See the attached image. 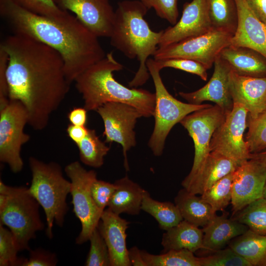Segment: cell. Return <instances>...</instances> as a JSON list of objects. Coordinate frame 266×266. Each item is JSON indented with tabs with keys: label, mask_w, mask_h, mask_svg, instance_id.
<instances>
[{
	"label": "cell",
	"mask_w": 266,
	"mask_h": 266,
	"mask_svg": "<svg viewBox=\"0 0 266 266\" xmlns=\"http://www.w3.org/2000/svg\"><path fill=\"white\" fill-rule=\"evenodd\" d=\"M8 56V98L20 101L28 125L41 131L65 99L70 88L60 54L28 36L14 33L0 44Z\"/></svg>",
	"instance_id": "cell-1"
},
{
	"label": "cell",
	"mask_w": 266,
	"mask_h": 266,
	"mask_svg": "<svg viewBox=\"0 0 266 266\" xmlns=\"http://www.w3.org/2000/svg\"><path fill=\"white\" fill-rule=\"evenodd\" d=\"M0 13L14 30L57 51L70 83L106 55L98 37L67 11L60 17L36 14L12 0H0Z\"/></svg>",
	"instance_id": "cell-2"
},
{
	"label": "cell",
	"mask_w": 266,
	"mask_h": 266,
	"mask_svg": "<svg viewBox=\"0 0 266 266\" xmlns=\"http://www.w3.org/2000/svg\"><path fill=\"white\" fill-rule=\"evenodd\" d=\"M123 68L111 52L75 79V86L82 95L84 107L87 111H96L107 102H122L134 107L143 117L153 116L155 93L143 89L130 88L118 82L113 73Z\"/></svg>",
	"instance_id": "cell-3"
},
{
	"label": "cell",
	"mask_w": 266,
	"mask_h": 266,
	"mask_svg": "<svg viewBox=\"0 0 266 266\" xmlns=\"http://www.w3.org/2000/svg\"><path fill=\"white\" fill-rule=\"evenodd\" d=\"M148 9L138 0H125L118 3L110 38L111 45L127 58H136L138 69L130 87L143 85L148 80L150 73L146 63L159 47L163 30L152 31L144 18Z\"/></svg>",
	"instance_id": "cell-4"
},
{
	"label": "cell",
	"mask_w": 266,
	"mask_h": 266,
	"mask_svg": "<svg viewBox=\"0 0 266 266\" xmlns=\"http://www.w3.org/2000/svg\"><path fill=\"white\" fill-rule=\"evenodd\" d=\"M29 164L32 174L29 190L44 210L46 233L52 238L54 223L62 227L69 209L66 197L70 192L71 183L64 177L62 167L56 162L46 163L30 157Z\"/></svg>",
	"instance_id": "cell-5"
},
{
	"label": "cell",
	"mask_w": 266,
	"mask_h": 266,
	"mask_svg": "<svg viewBox=\"0 0 266 266\" xmlns=\"http://www.w3.org/2000/svg\"><path fill=\"white\" fill-rule=\"evenodd\" d=\"M40 204L25 187H11L0 181V224L12 233L20 251L30 250L29 242L44 228Z\"/></svg>",
	"instance_id": "cell-6"
},
{
	"label": "cell",
	"mask_w": 266,
	"mask_h": 266,
	"mask_svg": "<svg viewBox=\"0 0 266 266\" xmlns=\"http://www.w3.org/2000/svg\"><path fill=\"white\" fill-rule=\"evenodd\" d=\"M155 88V106L153 116L155 125L148 141L153 154L160 156L163 152L166 138L173 126L187 115L197 110L211 106L209 104H194L182 102L167 90L160 75L161 69L154 59L146 63Z\"/></svg>",
	"instance_id": "cell-7"
},
{
	"label": "cell",
	"mask_w": 266,
	"mask_h": 266,
	"mask_svg": "<svg viewBox=\"0 0 266 266\" xmlns=\"http://www.w3.org/2000/svg\"><path fill=\"white\" fill-rule=\"evenodd\" d=\"M65 171L71 183L73 210L81 225L80 233L76 239V244L80 245L89 240L103 212L95 203L91 192V185L97 178V174L95 170H87L78 161L68 164Z\"/></svg>",
	"instance_id": "cell-8"
},
{
	"label": "cell",
	"mask_w": 266,
	"mask_h": 266,
	"mask_svg": "<svg viewBox=\"0 0 266 266\" xmlns=\"http://www.w3.org/2000/svg\"><path fill=\"white\" fill-rule=\"evenodd\" d=\"M28 124V114L19 101L10 100L0 109V161L16 173L24 166L21 156L22 146L30 139L24 129Z\"/></svg>",
	"instance_id": "cell-9"
},
{
	"label": "cell",
	"mask_w": 266,
	"mask_h": 266,
	"mask_svg": "<svg viewBox=\"0 0 266 266\" xmlns=\"http://www.w3.org/2000/svg\"><path fill=\"white\" fill-rule=\"evenodd\" d=\"M233 34L213 29L201 35L163 47H158L154 59L160 60L172 58H184L198 61L208 70L221 51L231 45Z\"/></svg>",
	"instance_id": "cell-10"
},
{
	"label": "cell",
	"mask_w": 266,
	"mask_h": 266,
	"mask_svg": "<svg viewBox=\"0 0 266 266\" xmlns=\"http://www.w3.org/2000/svg\"><path fill=\"white\" fill-rule=\"evenodd\" d=\"M227 115L220 107L215 104L194 111L180 122L192 138L195 148L192 168L181 185L190 181L201 168L210 152V143L212 135Z\"/></svg>",
	"instance_id": "cell-11"
},
{
	"label": "cell",
	"mask_w": 266,
	"mask_h": 266,
	"mask_svg": "<svg viewBox=\"0 0 266 266\" xmlns=\"http://www.w3.org/2000/svg\"><path fill=\"white\" fill-rule=\"evenodd\" d=\"M248 112L238 103L214 132L210 143V152L221 154L239 165L249 159L250 153L244 139Z\"/></svg>",
	"instance_id": "cell-12"
},
{
	"label": "cell",
	"mask_w": 266,
	"mask_h": 266,
	"mask_svg": "<svg viewBox=\"0 0 266 266\" xmlns=\"http://www.w3.org/2000/svg\"><path fill=\"white\" fill-rule=\"evenodd\" d=\"M101 118L104 125V142H115L120 144L123 149L124 166L129 169L127 153L136 145L134 128L138 119L142 117L134 107L118 102L106 103L96 111Z\"/></svg>",
	"instance_id": "cell-13"
},
{
	"label": "cell",
	"mask_w": 266,
	"mask_h": 266,
	"mask_svg": "<svg viewBox=\"0 0 266 266\" xmlns=\"http://www.w3.org/2000/svg\"><path fill=\"white\" fill-rule=\"evenodd\" d=\"M266 183V166L249 159L233 172L231 204L233 215L251 202L263 198Z\"/></svg>",
	"instance_id": "cell-14"
},
{
	"label": "cell",
	"mask_w": 266,
	"mask_h": 266,
	"mask_svg": "<svg viewBox=\"0 0 266 266\" xmlns=\"http://www.w3.org/2000/svg\"><path fill=\"white\" fill-rule=\"evenodd\" d=\"M63 10L70 11L92 33L109 37L115 17L109 0H54Z\"/></svg>",
	"instance_id": "cell-15"
},
{
	"label": "cell",
	"mask_w": 266,
	"mask_h": 266,
	"mask_svg": "<svg viewBox=\"0 0 266 266\" xmlns=\"http://www.w3.org/2000/svg\"><path fill=\"white\" fill-rule=\"evenodd\" d=\"M212 29L206 0H192L183 5L180 20L163 30L159 47L199 36Z\"/></svg>",
	"instance_id": "cell-16"
},
{
	"label": "cell",
	"mask_w": 266,
	"mask_h": 266,
	"mask_svg": "<svg viewBox=\"0 0 266 266\" xmlns=\"http://www.w3.org/2000/svg\"><path fill=\"white\" fill-rule=\"evenodd\" d=\"M213 73L209 81L201 88L192 92H179V95L194 104L203 101L214 102L228 114L233 109V102L230 90L231 68L219 56L214 63Z\"/></svg>",
	"instance_id": "cell-17"
},
{
	"label": "cell",
	"mask_w": 266,
	"mask_h": 266,
	"mask_svg": "<svg viewBox=\"0 0 266 266\" xmlns=\"http://www.w3.org/2000/svg\"><path fill=\"white\" fill-rule=\"evenodd\" d=\"M237 25L231 45L253 49L266 58V25L249 6L246 0H235Z\"/></svg>",
	"instance_id": "cell-18"
},
{
	"label": "cell",
	"mask_w": 266,
	"mask_h": 266,
	"mask_svg": "<svg viewBox=\"0 0 266 266\" xmlns=\"http://www.w3.org/2000/svg\"><path fill=\"white\" fill-rule=\"evenodd\" d=\"M130 222L108 208L101 216L98 228L107 246L111 266H131L126 245V231Z\"/></svg>",
	"instance_id": "cell-19"
},
{
	"label": "cell",
	"mask_w": 266,
	"mask_h": 266,
	"mask_svg": "<svg viewBox=\"0 0 266 266\" xmlns=\"http://www.w3.org/2000/svg\"><path fill=\"white\" fill-rule=\"evenodd\" d=\"M230 90L233 103L245 107L248 115L255 118L266 109V77L230 74Z\"/></svg>",
	"instance_id": "cell-20"
},
{
	"label": "cell",
	"mask_w": 266,
	"mask_h": 266,
	"mask_svg": "<svg viewBox=\"0 0 266 266\" xmlns=\"http://www.w3.org/2000/svg\"><path fill=\"white\" fill-rule=\"evenodd\" d=\"M239 166L230 158L210 152L199 172L182 186L191 193L201 195L222 178L235 171Z\"/></svg>",
	"instance_id": "cell-21"
},
{
	"label": "cell",
	"mask_w": 266,
	"mask_h": 266,
	"mask_svg": "<svg viewBox=\"0 0 266 266\" xmlns=\"http://www.w3.org/2000/svg\"><path fill=\"white\" fill-rule=\"evenodd\" d=\"M219 56L231 71L239 75L266 77V58L253 49L229 45L224 48Z\"/></svg>",
	"instance_id": "cell-22"
},
{
	"label": "cell",
	"mask_w": 266,
	"mask_h": 266,
	"mask_svg": "<svg viewBox=\"0 0 266 266\" xmlns=\"http://www.w3.org/2000/svg\"><path fill=\"white\" fill-rule=\"evenodd\" d=\"M246 225L234 219H229L226 213L216 215L205 226L203 233L202 248L210 252L223 249L235 237L247 231Z\"/></svg>",
	"instance_id": "cell-23"
},
{
	"label": "cell",
	"mask_w": 266,
	"mask_h": 266,
	"mask_svg": "<svg viewBox=\"0 0 266 266\" xmlns=\"http://www.w3.org/2000/svg\"><path fill=\"white\" fill-rule=\"evenodd\" d=\"M114 183L117 187L109 202L107 208L118 215L123 213L132 215L139 214L146 190L127 176L115 181Z\"/></svg>",
	"instance_id": "cell-24"
},
{
	"label": "cell",
	"mask_w": 266,
	"mask_h": 266,
	"mask_svg": "<svg viewBox=\"0 0 266 266\" xmlns=\"http://www.w3.org/2000/svg\"><path fill=\"white\" fill-rule=\"evenodd\" d=\"M203 236L202 229L183 220L163 233L161 241L162 253L182 249L195 253L202 248Z\"/></svg>",
	"instance_id": "cell-25"
},
{
	"label": "cell",
	"mask_w": 266,
	"mask_h": 266,
	"mask_svg": "<svg viewBox=\"0 0 266 266\" xmlns=\"http://www.w3.org/2000/svg\"><path fill=\"white\" fill-rule=\"evenodd\" d=\"M183 220L199 227L207 225L216 215L211 206L201 197L185 188L178 192L174 199Z\"/></svg>",
	"instance_id": "cell-26"
},
{
	"label": "cell",
	"mask_w": 266,
	"mask_h": 266,
	"mask_svg": "<svg viewBox=\"0 0 266 266\" xmlns=\"http://www.w3.org/2000/svg\"><path fill=\"white\" fill-rule=\"evenodd\" d=\"M251 266H266V235L248 229L232 239L229 246Z\"/></svg>",
	"instance_id": "cell-27"
},
{
	"label": "cell",
	"mask_w": 266,
	"mask_h": 266,
	"mask_svg": "<svg viewBox=\"0 0 266 266\" xmlns=\"http://www.w3.org/2000/svg\"><path fill=\"white\" fill-rule=\"evenodd\" d=\"M206 3L213 29L234 34L238 19L235 0H206Z\"/></svg>",
	"instance_id": "cell-28"
},
{
	"label": "cell",
	"mask_w": 266,
	"mask_h": 266,
	"mask_svg": "<svg viewBox=\"0 0 266 266\" xmlns=\"http://www.w3.org/2000/svg\"><path fill=\"white\" fill-rule=\"evenodd\" d=\"M141 210L153 217L158 222L160 228L165 231L177 225L183 220L175 203L155 200L146 190L143 195Z\"/></svg>",
	"instance_id": "cell-29"
},
{
	"label": "cell",
	"mask_w": 266,
	"mask_h": 266,
	"mask_svg": "<svg viewBox=\"0 0 266 266\" xmlns=\"http://www.w3.org/2000/svg\"><path fill=\"white\" fill-rule=\"evenodd\" d=\"M105 143L100 139L95 130L88 129L85 137L76 145L80 161L90 167H101L104 163V157L110 150Z\"/></svg>",
	"instance_id": "cell-30"
},
{
	"label": "cell",
	"mask_w": 266,
	"mask_h": 266,
	"mask_svg": "<svg viewBox=\"0 0 266 266\" xmlns=\"http://www.w3.org/2000/svg\"><path fill=\"white\" fill-rule=\"evenodd\" d=\"M141 254L147 266H200L199 257L186 249L170 250L160 255L141 250Z\"/></svg>",
	"instance_id": "cell-31"
},
{
	"label": "cell",
	"mask_w": 266,
	"mask_h": 266,
	"mask_svg": "<svg viewBox=\"0 0 266 266\" xmlns=\"http://www.w3.org/2000/svg\"><path fill=\"white\" fill-rule=\"evenodd\" d=\"M233 218L251 231L266 235V199H259L242 208Z\"/></svg>",
	"instance_id": "cell-32"
},
{
	"label": "cell",
	"mask_w": 266,
	"mask_h": 266,
	"mask_svg": "<svg viewBox=\"0 0 266 266\" xmlns=\"http://www.w3.org/2000/svg\"><path fill=\"white\" fill-rule=\"evenodd\" d=\"M233 172L222 178L201 195L202 200L215 212L224 210L231 202Z\"/></svg>",
	"instance_id": "cell-33"
},
{
	"label": "cell",
	"mask_w": 266,
	"mask_h": 266,
	"mask_svg": "<svg viewBox=\"0 0 266 266\" xmlns=\"http://www.w3.org/2000/svg\"><path fill=\"white\" fill-rule=\"evenodd\" d=\"M247 128L245 141L250 154L266 149V109L255 118L248 114Z\"/></svg>",
	"instance_id": "cell-34"
},
{
	"label": "cell",
	"mask_w": 266,
	"mask_h": 266,
	"mask_svg": "<svg viewBox=\"0 0 266 266\" xmlns=\"http://www.w3.org/2000/svg\"><path fill=\"white\" fill-rule=\"evenodd\" d=\"M89 240L90 241V248L84 265L111 266L107 246L98 227L93 231Z\"/></svg>",
	"instance_id": "cell-35"
},
{
	"label": "cell",
	"mask_w": 266,
	"mask_h": 266,
	"mask_svg": "<svg viewBox=\"0 0 266 266\" xmlns=\"http://www.w3.org/2000/svg\"><path fill=\"white\" fill-rule=\"evenodd\" d=\"M19 251L11 232L0 224V266H21L24 258H18Z\"/></svg>",
	"instance_id": "cell-36"
},
{
	"label": "cell",
	"mask_w": 266,
	"mask_h": 266,
	"mask_svg": "<svg viewBox=\"0 0 266 266\" xmlns=\"http://www.w3.org/2000/svg\"><path fill=\"white\" fill-rule=\"evenodd\" d=\"M199 260L200 266H251L230 247L210 252Z\"/></svg>",
	"instance_id": "cell-37"
},
{
	"label": "cell",
	"mask_w": 266,
	"mask_h": 266,
	"mask_svg": "<svg viewBox=\"0 0 266 266\" xmlns=\"http://www.w3.org/2000/svg\"><path fill=\"white\" fill-rule=\"evenodd\" d=\"M155 62L161 70L165 67H171L197 75L203 80H207V69L198 61L188 58H172L155 60Z\"/></svg>",
	"instance_id": "cell-38"
},
{
	"label": "cell",
	"mask_w": 266,
	"mask_h": 266,
	"mask_svg": "<svg viewBox=\"0 0 266 266\" xmlns=\"http://www.w3.org/2000/svg\"><path fill=\"white\" fill-rule=\"evenodd\" d=\"M22 8L33 13L57 18L67 11L61 9L54 0H12Z\"/></svg>",
	"instance_id": "cell-39"
},
{
	"label": "cell",
	"mask_w": 266,
	"mask_h": 266,
	"mask_svg": "<svg viewBox=\"0 0 266 266\" xmlns=\"http://www.w3.org/2000/svg\"><path fill=\"white\" fill-rule=\"evenodd\" d=\"M148 9L153 8L161 18L168 21L172 25L177 22L178 0H140Z\"/></svg>",
	"instance_id": "cell-40"
},
{
	"label": "cell",
	"mask_w": 266,
	"mask_h": 266,
	"mask_svg": "<svg viewBox=\"0 0 266 266\" xmlns=\"http://www.w3.org/2000/svg\"><path fill=\"white\" fill-rule=\"evenodd\" d=\"M116 187L115 183H111L97 178L92 183L91 192L93 199L97 206L102 211L107 207Z\"/></svg>",
	"instance_id": "cell-41"
},
{
	"label": "cell",
	"mask_w": 266,
	"mask_h": 266,
	"mask_svg": "<svg viewBox=\"0 0 266 266\" xmlns=\"http://www.w3.org/2000/svg\"><path fill=\"white\" fill-rule=\"evenodd\" d=\"M58 262L53 253L42 248L30 250L29 257L24 259L22 266H54Z\"/></svg>",
	"instance_id": "cell-42"
},
{
	"label": "cell",
	"mask_w": 266,
	"mask_h": 266,
	"mask_svg": "<svg viewBox=\"0 0 266 266\" xmlns=\"http://www.w3.org/2000/svg\"><path fill=\"white\" fill-rule=\"evenodd\" d=\"M8 64V56L0 46V109L5 106L9 102L6 71Z\"/></svg>",
	"instance_id": "cell-43"
},
{
	"label": "cell",
	"mask_w": 266,
	"mask_h": 266,
	"mask_svg": "<svg viewBox=\"0 0 266 266\" xmlns=\"http://www.w3.org/2000/svg\"><path fill=\"white\" fill-rule=\"evenodd\" d=\"M87 110L84 107L72 109L67 115L70 124L74 125L85 126L87 122Z\"/></svg>",
	"instance_id": "cell-44"
},
{
	"label": "cell",
	"mask_w": 266,
	"mask_h": 266,
	"mask_svg": "<svg viewBox=\"0 0 266 266\" xmlns=\"http://www.w3.org/2000/svg\"><path fill=\"white\" fill-rule=\"evenodd\" d=\"M69 137L77 145L86 136L88 128L86 126L69 124L66 129Z\"/></svg>",
	"instance_id": "cell-45"
},
{
	"label": "cell",
	"mask_w": 266,
	"mask_h": 266,
	"mask_svg": "<svg viewBox=\"0 0 266 266\" xmlns=\"http://www.w3.org/2000/svg\"><path fill=\"white\" fill-rule=\"evenodd\" d=\"M256 16L266 25V0H246Z\"/></svg>",
	"instance_id": "cell-46"
},
{
	"label": "cell",
	"mask_w": 266,
	"mask_h": 266,
	"mask_svg": "<svg viewBox=\"0 0 266 266\" xmlns=\"http://www.w3.org/2000/svg\"><path fill=\"white\" fill-rule=\"evenodd\" d=\"M128 257L131 266H147L137 247L133 246L128 250Z\"/></svg>",
	"instance_id": "cell-47"
},
{
	"label": "cell",
	"mask_w": 266,
	"mask_h": 266,
	"mask_svg": "<svg viewBox=\"0 0 266 266\" xmlns=\"http://www.w3.org/2000/svg\"><path fill=\"white\" fill-rule=\"evenodd\" d=\"M250 159L256 160L266 166V149L258 153H251Z\"/></svg>",
	"instance_id": "cell-48"
},
{
	"label": "cell",
	"mask_w": 266,
	"mask_h": 266,
	"mask_svg": "<svg viewBox=\"0 0 266 266\" xmlns=\"http://www.w3.org/2000/svg\"><path fill=\"white\" fill-rule=\"evenodd\" d=\"M263 198L266 199V183L264 190Z\"/></svg>",
	"instance_id": "cell-49"
}]
</instances>
